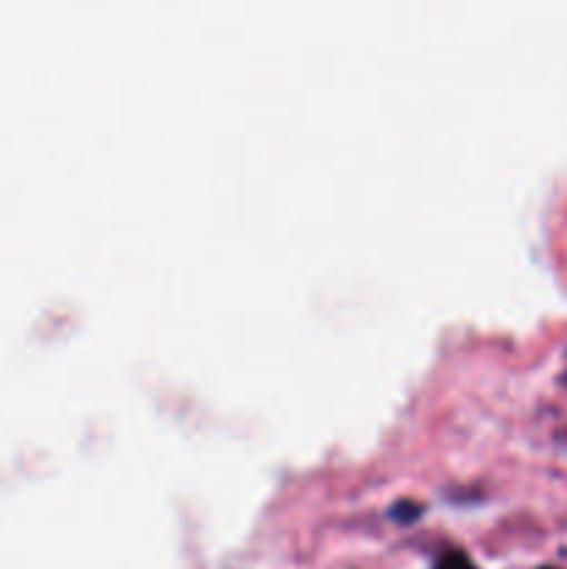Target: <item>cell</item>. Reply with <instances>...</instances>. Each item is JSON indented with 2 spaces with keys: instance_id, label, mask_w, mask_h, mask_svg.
<instances>
[{
  "instance_id": "cell-2",
  "label": "cell",
  "mask_w": 567,
  "mask_h": 569,
  "mask_svg": "<svg viewBox=\"0 0 567 569\" xmlns=\"http://www.w3.org/2000/svg\"><path fill=\"white\" fill-rule=\"evenodd\" d=\"M543 569H556V567H543Z\"/></svg>"
},
{
  "instance_id": "cell-1",
  "label": "cell",
  "mask_w": 567,
  "mask_h": 569,
  "mask_svg": "<svg viewBox=\"0 0 567 569\" xmlns=\"http://www.w3.org/2000/svg\"><path fill=\"white\" fill-rule=\"evenodd\" d=\"M437 569H476V565H472L470 559H467L465 553H445L442 559H439Z\"/></svg>"
}]
</instances>
